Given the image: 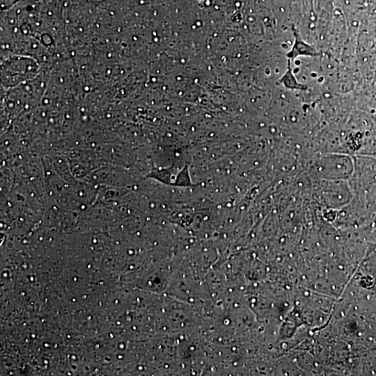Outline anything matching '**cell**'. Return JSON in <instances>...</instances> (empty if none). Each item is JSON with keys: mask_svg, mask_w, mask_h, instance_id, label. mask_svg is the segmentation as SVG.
I'll use <instances>...</instances> for the list:
<instances>
[{"mask_svg": "<svg viewBox=\"0 0 376 376\" xmlns=\"http://www.w3.org/2000/svg\"><path fill=\"white\" fill-rule=\"evenodd\" d=\"M38 70L36 61L30 57L7 58L1 65V80L3 86H14L33 77Z\"/></svg>", "mask_w": 376, "mask_h": 376, "instance_id": "1", "label": "cell"}]
</instances>
